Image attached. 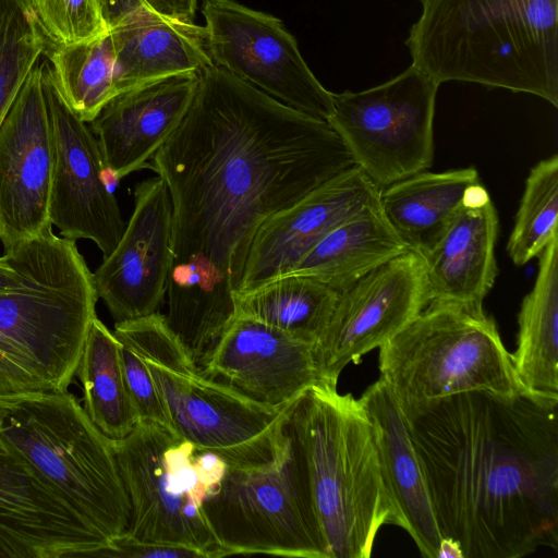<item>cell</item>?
I'll return each mask as SVG.
<instances>
[{"mask_svg":"<svg viewBox=\"0 0 558 558\" xmlns=\"http://www.w3.org/2000/svg\"><path fill=\"white\" fill-rule=\"evenodd\" d=\"M102 557L124 558H210L202 550L170 544L144 542L125 532L116 537Z\"/></svg>","mask_w":558,"mask_h":558,"instance_id":"cell-33","label":"cell"},{"mask_svg":"<svg viewBox=\"0 0 558 558\" xmlns=\"http://www.w3.org/2000/svg\"><path fill=\"white\" fill-rule=\"evenodd\" d=\"M400 405L438 530L463 558L557 549L558 405L485 391Z\"/></svg>","mask_w":558,"mask_h":558,"instance_id":"cell-2","label":"cell"},{"mask_svg":"<svg viewBox=\"0 0 558 558\" xmlns=\"http://www.w3.org/2000/svg\"><path fill=\"white\" fill-rule=\"evenodd\" d=\"M0 544L7 558H63L101 557L111 543L9 448L0 451Z\"/></svg>","mask_w":558,"mask_h":558,"instance_id":"cell-17","label":"cell"},{"mask_svg":"<svg viewBox=\"0 0 558 558\" xmlns=\"http://www.w3.org/2000/svg\"><path fill=\"white\" fill-rule=\"evenodd\" d=\"M378 349L380 378L400 403L470 391L522 393L511 354L483 305L429 302Z\"/></svg>","mask_w":558,"mask_h":558,"instance_id":"cell-7","label":"cell"},{"mask_svg":"<svg viewBox=\"0 0 558 558\" xmlns=\"http://www.w3.org/2000/svg\"><path fill=\"white\" fill-rule=\"evenodd\" d=\"M437 558H463V555L456 542L442 537L438 548Z\"/></svg>","mask_w":558,"mask_h":558,"instance_id":"cell-37","label":"cell"},{"mask_svg":"<svg viewBox=\"0 0 558 558\" xmlns=\"http://www.w3.org/2000/svg\"><path fill=\"white\" fill-rule=\"evenodd\" d=\"M438 87L411 64L368 89L332 93L327 122L379 190L432 167Z\"/></svg>","mask_w":558,"mask_h":558,"instance_id":"cell-11","label":"cell"},{"mask_svg":"<svg viewBox=\"0 0 558 558\" xmlns=\"http://www.w3.org/2000/svg\"><path fill=\"white\" fill-rule=\"evenodd\" d=\"M1 437L110 543L124 533L130 507L112 439L69 391L0 398Z\"/></svg>","mask_w":558,"mask_h":558,"instance_id":"cell-6","label":"cell"},{"mask_svg":"<svg viewBox=\"0 0 558 558\" xmlns=\"http://www.w3.org/2000/svg\"><path fill=\"white\" fill-rule=\"evenodd\" d=\"M427 304L424 259L412 250L338 291L329 324L316 343L323 383L337 386L348 364L379 348Z\"/></svg>","mask_w":558,"mask_h":558,"instance_id":"cell-14","label":"cell"},{"mask_svg":"<svg viewBox=\"0 0 558 558\" xmlns=\"http://www.w3.org/2000/svg\"><path fill=\"white\" fill-rule=\"evenodd\" d=\"M0 557H4V558H7L5 553H4V550H3L2 546H1V544H0Z\"/></svg>","mask_w":558,"mask_h":558,"instance_id":"cell-39","label":"cell"},{"mask_svg":"<svg viewBox=\"0 0 558 558\" xmlns=\"http://www.w3.org/2000/svg\"><path fill=\"white\" fill-rule=\"evenodd\" d=\"M379 191L355 166L268 217L254 236L236 292L291 271L332 229L378 202Z\"/></svg>","mask_w":558,"mask_h":558,"instance_id":"cell-19","label":"cell"},{"mask_svg":"<svg viewBox=\"0 0 558 558\" xmlns=\"http://www.w3.org/2000/svg\"><path fill=\"white\" fill-rule=\"evenodd\" d=\"M107 31L157 14L146 0H99Z\"/></svg>","mask_w":558,"mask_h":558,"instance_id":"cell-34","label":"cell"},{"mask_svg":"<svg viewBox=\"0 0 558 558\" xmlns=\"http://www.w3.org/2000/svg\"><path fill=\"white\" fill-rule=\"evenodd\" d=\"M357 400L371 422L384 482L400 527L410 534L423 557L437 558L442 537L398 399L379 377Z\"/></svg>","mask_w":558,"mask_h":558,"instance_id":"cell-22","label":"cell"},{"mask_svg":"<svg viewBox=\"0 0 558 558\" xmlns=\"http://www.w3.org/2000/svg\"><path fill=\"white\" fill-rule=\"evenodd\" d=\"M17 284L19 275L4 254L0 257V292L12 289Z\"/></svg>","mask_w":558,"mask_h":558,"instance_id":"cell-36","label":"cell"},{"mask_svg":"<svg viewBox=\"0 0 558 558\" xmlns=\"http://www.w3.org/2000/svg\"><path fill=\"white\" fill-rule=\"evenodd\" d=\"M408 250L376 202L332 229L286 275L308 276L340 291Z\"/></svg>","mask_w":558,"mask_h":558,"instance_id":"cell-26","label":"cell"},{"mask_svg":"<svg viewBox=\"0 0 558 558\" xmlns=\"http://www.w3.org/2000/svg\"><path fill=\"white\" fill-rule=\"evenodd\" d=\"M149 167L169 191L166 322L199 365L235 316L233 293L271 215L355 167L328 122L211 64Z\"/></svg>","mask_w":558,"mask_h":558,"instance_id":"cell-1","label":"cell"},{"mask_svg":"<svg viewBox=\"0 0 558 558\" xmlns=\"http://www.w3.org/2000/svg\"><path fill=\"white\" fill-rule=\"evenodd\" d=\"M1 425H2V418H1V410H0V451H8L9 448L7 447L3 438L1 437Z\"/></svg>","mask_w":558,"mask_h":558,"instance_id":"cell-38","label":"cell"},{"mask_svg":"<svg viewBox=\"0 0 558 558\" xmlns=\"http://www.w3.org/2000/svg\"><path fill=\"white\" fill-rule=\"evenodd\" d=\"M47 44L71 45L107 33L99 0H32Z\"/></svg>","mask_w":558,"mask_h":558,"instance_id":"cell-31","label":"cell"},{"mask_svg":"<svg viewBox=\"0 0 558 558\" xmlns=\"http://www.w3.org/2000/svg\"><path fill=\"white\" fill-rule=\"evenodd\" d=\"M112 447L129 500L128 535L223 557L203 511L227 471L220 457L150 421H140Z\"/></svg>","mask_w":558,"mask_h":558,"instance_id":"cell-8","label":"cell"},{"mask_svg":"<svg viewBox=\"0 0 558 558\" xmlns=\"http://www.w3.org/2000/svg\"><path fill=\"white\" fill-rule=\"evenodd\" d=\"M558 156L538 161L525 181L507 252L515 266L538 257L558 235Z\"/></svg>","mask_w":558,"mask_h":558,"instance_id":"cell-30","label":"cell"},{"mask_svg":"<svg viewBox=\"0 0 558 558\" xmlns=\"http://www.w3.org/2000/svg\"><path fill=\"white\" fill-rule=\"evenodd\" d=\"M405 39L438 85L476 83L558 107V0H418Z\"/></svg>","mask_w":558,"mask_h":558,"instance_id":"cell-3","label":"cell"},{"mask_svg":"<svg viewBox=\"0 0 558 558\" xmlns=\"http://www.w3.org/2000/svg\"><path fill=\"white\" fill-rule=\"evenodd\" d=\"M116 56L119 94L142 83L213 63L204 26L159 13L108 31Z\"/></svg>","mask_w":558,"mask_h":558,"instance_id":"cell-23","label":"cell"},{"mask_svg":"<svg viewBox=\"0 0 558 558\" xmlns=\"http://www.w3.org/2000/svg\"><path fill=\"white\" fill-rule=\"evenodd\" d=\"M338 291L300 275H283L255 289L233 293L235 316H244L317 343L331 318Z\"/></svg>","mask_w":558,"mask_h":558,"instance_id":"cell-27","label":"cell"},{"mask_svg":"<svg viewBox=\"0 0 558 558\" xmlns=\"http://www.w3.org/2000/svg\"><path fill=\"white\" fill-rule=\"evenodd\" d=\"M52 144L43 63L28 74L0 125V241L4 252L48 227Z\"/></svg>","mask_w":558,"mask_h":558,"instance_id":"cell-15","label":"cell"},{"mask_svg":"<svg viewBox=\"0 0 558 558\" xmlns=\"http://www.w3.org/2000/svg\"><path fill=\"white\" fill-rule=\"evenodd\" d=\"M19 284L0 292V331L28 359L49 391H68L98 294L75 241L52 226L4 252Z\"/></svg>","mask_w":558,"mask_h":558,"instance_id":"cell-5","label":"cell"},{"mask_svg":"<svg viewBox=\"0 0 558 558\" xmlns=\"http://www.w3.org/2000/svg\"><path fill=\"white\" fill-rule=\"evenodd\" d=\"M121 347L113 331L95 317L75 374L85 413L112 440L125 437L140 422L123 373Z\"/></svg>","mask_w":558,"mask_h":558,"instance_id":"cell-28","label":"cell"},{"mask_svg":"<svg viewBox=\"0 0 558 558\" xmlns=\"http://www.w3.org/2000/svg\"><path fill=\"white\" fill-rule=\"evenodd\" d=\"M481 183L473 167L442 172L421 171L379 191L386 219L408 247L424 256Z\"/></svg>","mask_w":558,"mask_h":558,"instance_id":"cell-25","label":"cell"},{"mask_svg":"<svg viewBox=\"0 0 558 558\" xmlns=\"http://www.w3.org/2000/svg\"><path fill=\"white\" fill-rule=\"evenodd\" d=\"M538 257L534 286L518 314L511 361L522 393L558 405V235Z\"/></svg>","mask_w":558,"mask_h":558,"instance_id":"cell-24","label":"cell"},{"mask_svg":"<svg viewBox=\"0 0 558 558\" xmlns=\"http://www.w3.org/2000/svg\"><path fill=\"white\" fill-rule=\"evenodd\" d=\"M121 345L123 373L140 421H150L172 430L170 417L143 356L131 347Z\"/></svg>","mask_w":558,"mask_h":558,"instance_id":"cell-32","label":"cell"},{"mask_svg":"<svg viewBox=\"0 0 558 558\" xmlns=\"http://www.w3.org/2000/svg\"><path fill=\"white\" fill-rule=\"evenodd\" d=\"M142 356L178 436L231 468H259L280 457L291 404H264L207 376L174 333Z\"/></svg>","mask_w":558,"mask_h":558,"instance_id":"cell-9","label":"cell"},{"mask_svg":"<svg viewBox=\"0 0 558 558\" xmlns=\"http://www.w3.org/2000/svg\"><path fill=\"white\" fill-rule=\"evenodd\" d=\"M203 511L223 556L328 558L306 473L287 432L272 463L227 466Z\"/></svg>","mask_w":558,"mask_h":558,"instance_id":"cell-10","label":"cell"},{"mask_svg":"<svg viewBox=\"0 0 558 558\" xmlns=\"http://www.w3.org/2000/svg\"><path fill=\"white\" fill-rule=\"evenodd\" d=\"M201 369L264 404L282 408L323 383L316 343L255 319L234 316Z\"/></svg>","mask_w":558,"mask_h":558,"instance_id":"cell-18","label":"cell"},{"mask_svg":"<svg viewBox=\"0 0 558 558\" xmlns=\"http://www.w3.org/2000/svg\"><path fill=\"white\" fill-rule=\"evenodd\" d=\"M284 429L306 473L328 558H368L384 524L401 526L361 403L320 383L289 407Z\"/></svg>","mask_w":558,"mask_h":558,"instance_id":"cell-4","label":"cell"},{"mask_svg":"<svg viewBox=\"0 0 558 558\" xmlns=\"http://www.w3.org/2000/svg\"><path fill=\"white\" fill-rule=\"evenodd\" d=\"M202 14L214 64L296 111L328 121L332 93L279 19L233 0H203Z\"/></svg>","mask_w":558,"mask_h":558,"instance_id":"cell-12","label":"cell"},{"mask_svg":"<svg viewBox=\"0 0 558 558\" xmlns=\"http://www.w3.org/2000/svg\"><path fill=\"white\" fill-rule=\"evenodd\" d=\"M498 215L482 183L434 247L423 256L429 302L483 305L498 274L495 245Z\"/></svg>","mask_w":558,"mask_h":558,"instance_id":"cell-21","label":"cell"},{"mask_svg":"<svg viewBox=\"0 0 558 558\" xmlns=\"http://www.w3.org/2000/svg\"><path fill=\"white\" fill-rule=\"evenodd\" d=\"M43 81L52 144L50 222L65 239L93 241L105 258L125 223L105 180L97 138L65 102L48 62L43 63Z\"/></svg>","mask_w":558,"mask_h":558,"instance_id":"cell-13","label":"cell"},{"mask_svg":"<svg viewBox=\"0 0 558 558\" xmlns=\"http://www.w3.org/2000/svg\"><path fill=\"white\" fill-rule=\"evenodd\" d=\"M45 52L65 102L82 121H93L119 94L116 56L108 32L71 45H50Z\"/></svg>","mask_w":558,"mask_h":558,"instance_id":"cell-29","label":"cell"},{"mask_svg":"<svg viewBox=\"0 0 558 558\" xmlns=\"http://www.w3.org/2000/svg\"><path fill=\"white\" fill-rule=\"evenodd\" d=\"M159 14L167 17L193 23L197 0H146Z\"/></svg>","mask_w":558,"mask_h":558,"instance_id":"cell-35","label":"cell"},{"mask_svg":"<svg viewBox=\"0 0 558 558\" xmlns=\"http://www.w3.org/2000/svg\"><path fill=\"white\" fill-rule=\"evenodd\" d=\"M172 206L165 181L136 184L134 209L109 256L93 272L98 298L114 323L157 312L171 264Z\"/></svg>","mask_w":558,"mask_h":558,"instance_id":"cell-16","label":"cell"},{"mask_svg":"<svg viewBox=\"0 0 558 558\" xmlns=\"http://www.w3.org/2000/svg\"><path fill=\"white\" fill-rule=\"evenodd\" d=\"M199 72H183L129 88L90 121L106 169L116 180L145 167L184 119Z\"/></svg>","mask_w":558,"mask_h":558,"instance_id":"cell-20","label":"cell"}]
</instances>
